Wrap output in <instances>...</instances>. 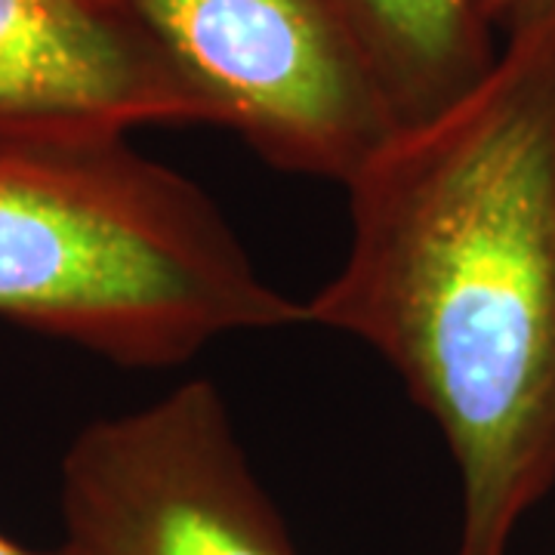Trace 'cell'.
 <instances>
[{
    "label": "cell",
    "mask_w": 555,
    "mask_h": 555,
    "mask_svg": "<svg viewBox=\"0 0 555 555\" xmlns=\"http://www.w3.org/2000/svg\"><path fill=\"white\" fill-rule=\"evenodd\" d=\"M352 238L306 321L392 364L460 476L456 555H506L555 488V16L346 182Z\"/></svg>",
    "instance_id": "cell-1"
},
{
    "label": "cell",
    "mask_w": 555,
    "mask_h": 555,
    "mask_svg": "<svg viewBox=\"0 0 555 555\" xmlns=\"http://www.w3.org/2000/svg\"><path fill=\"white\" fill-rule=\"evenodd\" d=\"M0 318L164 371L306 309L198 182L127 137H0Z\"/></svg>",
    "instance_id": "cell-2"
},
{
    "label": "cell",
    "mask_w": 555,
    "mask_h": 555,
    "mask_svg": "<svg viewBox=\"0 0 555 555\" xmlns=\"http://www.w3.org/2000/svg\"><path fill=\"white\" fill-rule=\"evenodd\" d=\"M118 3L275 170L346 185L398 130L331 0Z\"/></svg>",
    "instance_id": "cell-3"
},
{
    "label": "cell",
    "mask_w": 555,
    "mask_h": 555,
    "mask_svg": "<svg viewBox=\"0 0 555 555\" xmlns=\"http://www.w3.org/2000/svg\"><path fill=\"white\" fill-rule=\"evenodd\" d=\"M60 496L72 555H297L210 379L80 429Z\"/></svg>",
    "instance_id": "cell-4"
},
{
    "label": "cell",
    "mask_w": 555,
    "mask_h": 555,
    "mask_svg": "<svg viewBox=\"0 0 555 555\" xmlns=\"http://www.w3.org/2000/svg\"><path fill=\"white\" fill-rule=\"evenodd\" d=\"M217 115L118 0H0V137H130Z\"/></svg>",
    "instance_id": "cell-5"
},
{
    "label": "cell",
    "mask_w": 555,
    "mask_h": 555,
    "mask_svg": "<svg viewBox=\"0 0 555 555\" xmlns=\"http://www.w3.org/2000/svg\"><path fill=\"white\" fill-rule=\"evenodd\" d=\"M396 127L426 124L473 93L500 47L485 0H331Z\"/></svg>",
    "instance_id": "cell-6"
},
{
    "label": "cell",
    "mask_w": 555,
    "mask_h": 555,
    "mask_svg": "<svg viewBox=\"0 0 555 555\" xmlns=\"http://www.w3.org/2000/svg\"><path fill=\"white\" fill-rule=\"evenodd\" d=\"M485 7L494 28L503 35H513L518 28L555 16V0H485Z\"/></svg>",
    "instance_id": "cell-7"
},
{
    "label": "cell",
    "mask_w": 555,
    "mask_h": 555,
    "mask_svg": "<svg viewBox=\"0 0 555 555\" xmlns=\"http://www.w3.org/2000/svg\"><path fill=\"white\" fill-rule=\"evenodd\" d=\"M0 555H72L68 553V546H56V550H50V553H40V550H28V546H22L16 540H10V537L0 534Z\"/></svg>",
    "instance_id": "cell-8"
}]
</instances>
